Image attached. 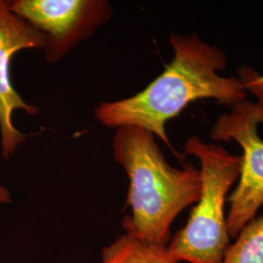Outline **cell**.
Here are the masks:
<instances>
[{"label":"cell","mask_w":263,"mask_h":263,"mask_svg":"<svg viewBox=\"0 0 263 263\" xmlns=\"http://www.w3.org/2000/svg\"><path fill=\"white\" fill-rule=\"evenodd\" d=\"M170 43L174 58L157 78L135 96L99 104L95 117L107 128L134 126L151 132L180 157L171 144L167 122L197 100L213 99L234 106L244 102L247 91L240 78L218 74L227 58L216 46L196 34L173 33Z\"/></svg>","instance_id":"obj_1"},{"label":"cell","mask_w":263,"mask_h":263,"mask_svg":"<svg viewBox=\"0 0 263 263\" xmlns=\"http://www.w3.org/2000/svg\"><path fill=\"white\" fill-rule=\"evenodd\" d=\"M241 77L245 90L254 95L256 98V104L263 108V76H259L250 67L241 69Z\"/></svg>","instance_id":"obj_9"},{"label":"cell","mask_w":263,"mask_h":263,"mask_svg":"<svg viewBox=\"0 0 263 263\" xmlns=\"http://www.w3.org/2000/svg\"><path fill=\"white\" fill-rule=\"evenodd\" d=\"M10 8L45 36L43 53L50 64L91 37L113 15L106 0H14Z\"/></svg>","instance_id":"obj_5"},{"label":"cell","mask_w":263,"mask_h":263,"mask_svg":"<svg viewBox=\"0 0 263 263\" xmlns=\"http://www.w3.org/2000/svg\"><path fill=\"white\" fill-rule=\"evenodd\" d=\"M263 124V108L242 102L218 117L211 131L216 141H235L243 149L238 185L229 197L227 229L235 239L263 205V141L257 127Z\"/></svg>","instance_id":"obj_4"},{"label":"cell","mask_w":263,"mask_h":263,"mask_svg":"<svg viewBox=\"0 0 263 263\" xmlns=\"http://www.w3.org/2000/svg\"><path fill=\"white\" fill-rule=\"evenodd\" d=\"M12 202V196L9 190L0 182V205L9 204Z\"/></svg>","instance_id":"obj_10"},{"label":"cell","mask_w":263,"mask_h":263,"mask_svg":"<svg viewBox=\"0 0 263 263\" xmlns=\"http://www.w3.org/2000/svg\"><path fill=\"white\" fill-rule=\"evenodd\" d=\"M184 151L199 160L201 192L187 223L171 238L167 249L179 262L220 263L230 245L226 197L239 178L241 157L196 136L188 138Z\"/></svg>","instance_id":"obj_3"},{"label":"cell","mask_w":263,"mask_h":263,"mask_svg":"<svg viewBox=\"0 0 263 263\" xmlns=\"http://www.w3.org/2000/svg\"><path fill=\"white\" fill-rule=\"evenodd\" d=\"M112 154L129 179L127 205L131 213L123 219L125 231L168 246L173 222L199 199L200 169L190 163L182 168L171 166L155 136L140 127L116 129Z\"/></svg>","instance_id":"obj_2"},{"label":"cell","mask_w":263,"mask_h":263,"mask_svg":"<svg viewBox=\"0 0 263 263\" xmlns=\"http://www.w3.org/2000/svg\"><path fill=\"white\" fill-rule=\"evenodd\" d=\"M45 36L10 8V1L0 0V145L1 156L11 158L28 139L14 125L16 110L36 115L39 108L21 97L12 83L11 64L15 54L26 49L44 52Z\"/></svg>","instance_id":"obj_6"},{"label":"cell","mask_w":263,"mask_h":263,"mask_svg":"<svg viewBox=\"0 0 263 263\" xmlns=\"http://www.w3.org/2000/svg\"><path fill=\"white\" fill-rule=\"evenodd\" d=\"M220 263H263V216L245 226L226 249Z\"/></svg>","instance_id":"obj_8"},{"label":"cell","mask_w":263,"mask_h":263,"mask_svg":"<svg viewBox=\"0 0 263 263\" xmlns=\"http://www.w3.org/2000/svg\"><path fill=\"white\" fill-rule=\"evenodd\" d=\"M101 263H179L167 246L152 244L126 232L104 247Z\"/></svg>","instance_id":"obj_7"}]
</instances>
